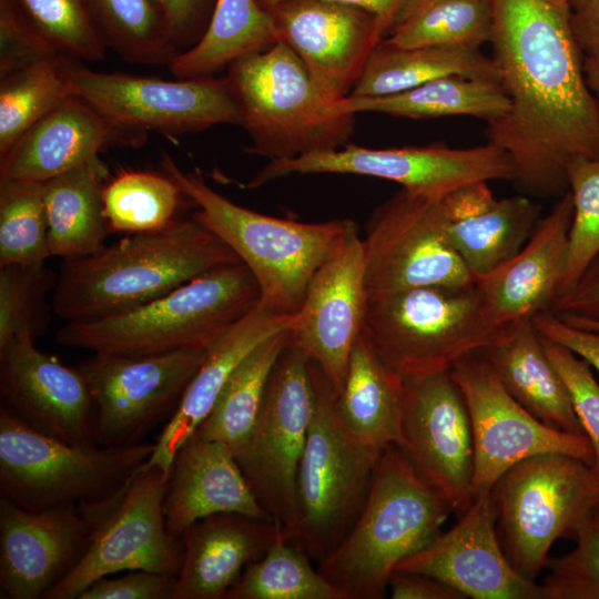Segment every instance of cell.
Instances as JSON below:
<instances>
[{
	"mask_svg": "<svg viewBox=\"0 0 599 599\" xmlns=\"http://www.w3.org/2000/svg\"><path fill=\"white\" fill-rule=\"evenodd\" d=\"M491 59L509 108L487 123L488 142L507 152L519 187L561 196L569 165L599 158V99L586 79L570 7L491 0Z\"/></svg>",
	"mask_w": 599,
	"mask_h": 599,
	"instance_id": "obj_1",
	"label": "cell"
},
{
	"mask_svg": "<svg viewBox=\"0 0 599 599\" xmlns=\"http://www.w3.org/2000/svg\"><path fill=\"white\" fill-rule=\"evenodd\" d=\"M237 255L193 216L163 230L133 233L100 251L63 260L52 309L65 322H84L148 304Z\"/></svg>",
	"mask_w": 599,
	"mask_h": 599,
	"instance_id": "obj_2",
	"label": "cell"
},
{
	"mask_svg": "<svg viewBox=\"0 0 599 599\" xmlns=\"http://www.w3.org/2000/svg\"><path fill=\"white\" fill-rule=\"evenodd\" d=\"M260 300L255 277L240 261L210 270L134 309L65 322L55 341L95 354L131 357L206 351Z\"/></svg>",
	"mask_w": 599,
	"mask_h": 599,
	"instance_id": "obj_3",
	"label": "cell"
},
{
	"mask_svg": "<svg viewBox=\"0 0 599 599\" xmlns=\"http://www.w3.org/2000/svg\"><path fill=\"white\" fill-rule=\"evenodd\" d=\"M450 511L446 499L390 445L355 524L317 569L346 599H382L397 564L433 541Z\"/></svg>",
	"mask_w": 599,
	"mask_h": 599,
	"instance_id": "obj_4",
	"label": "cell"
},
{
	"mask_svg": "<svg viewBox=\"0 0 599 599\" xmlns=\"http://www.w3.org/2000/svg\"><path fill=\"white\" fill-rule=\"evenodd\" d=\"M161 166L196 206L192 216L248 267L260 287V305L275 314H295L314 273L353 220L304 223L265 215L217 193L201 174L182 171L166 152L162 153Z\"/></svg>",
	"mask_w": 599,
	"mask_h": 599,
	"instance_id": "obj_5",
	"label": "cell"
},
{
	"mask_svg": "<svg viewBox=\"0 0 599 599\" xmlns=\"http://www.w3.org/2000/svg\"><path fill=\"white\" fill-rule=\"evenodd\" d=\"M500 329L487 319L474 283L367 297L362 334L378 358L406 380L449 372L489 346Z\"/></svg>",
	"mask_w": 599,
	"mask_h": 599,
	"instance_id": "obj_6",
	"label": "cell"
},
{
	"mask_svg": "<svg viewBox=\"0 0 599 599\" xmlns=\"http://www.w3.org/2000/svg\"><path fill=\"white\" fill-rule=\"evenodd\" d=\"M252 144L251 154L292 159L345 146L355 114L338 115L284 42L233 62L225 77Z\"/></svg>",
	"mask_w": 599,
	"mask_h": 599,
	"instance_id": "obj_7",
	"label": "cell"
},
{
	"mask_svg": "<svg viewBox=\"0 0 599 599\" xmlns=\"http://www.w3.org/2000/svg\"><path fill=\"white\" fill-rule=\"evenodd\" d=\"M154 443L68 444L29 427L0 406V496L42 511L103 501L150 459Z\"/></svg>",
	"mask_w": 599,
	"mask_h": 599,
	"instance_id": "obj_8",
	"label": "cell"
},
{
	"mask_svg": "<svg viewBox=\"0 0 599 599\" xmlns=\"http://www.w3.org/2000/svg\"><path fill=\"white\" fill-rule=\"evenodd\" d=\"M315 404L297 474L298 521L290 542L322 561L359 516L383 455L353 436L322 369L309 361Z\"/></svg>",
	"mask_w": 599,
	"mask_h": 599,
	"instance_id": "obj_9",
	"label": "cell"
},
{
	"mask_svg": "<svg viewBox=\"0 0 599 599\" xmlns=\"http://www.w3.org/2000/svg\"><path fill=\"white\" fill-rule=\"evenodd\" d=\"M599 483L585 461L560 453L528 457L493 485L496 531L512 567L536 581L560 537L592 516Z\"/></svg>",
	"mask_w": 599,
	"mask_h": 599,
	"instance_id": "obj_10",
	"label": "cell"
},
{
	"mask_svg": "<svg viewBox=\"0 0 599 599\" xmlns=\"http://www.w3.org/2000/svg\"><path fill=\"white\" fill-rule=\"evenodd\" d=\"M169 476L145 465L113 496L79 506L92 525L89 548L44 599H77L94 580L124 570L177 576L181 537L165 527L163 500Z\"/></svg>",
	"mask_w": 599,
	"mask_h": 599,
	"instance_id": "obj_11",
	"label": "cell"
},
{
	"mask_svg": "<svg viewBox=\"0 0 599 599\" xmlns=\"http://www.w3.org/2000/svg\"><path fill=\"white\" fill-rule=\"evenodd\" d=\"M315 404L309 359L286 347L277 358L256 422L235 460L255 498L290 541L298 521L297 474Z\"/></svg>",
	"mask_w": 599,
	"mask_h": 599,
	"instance_id": "obj_12",
	"label": "cell"
},
{
	"mask_svg": "<svg viewBox=\"0 0 599 599\" xmlns=\"http://www.w3.org/2000/svg\"><path fill=\"white\" fill-rule=\"evenodd\" d=\"M363 242L367 297L475 283L449 240L443 199L402 189L372 213Z\"/></svg>",
	"mask_w": 599,
	"mask_h": 599,
	"instance_id": "obj_13",
	"label": "cell"
},
{
	"mask_svg": "<svg viewBox=\"0 0 599 599\" xmlns=\"http://www.w3.org/2000/svg\"><path fill=\"white\" fill-rule=\"evenodd\" d=\"M322 173L379 177L396 182L412 193L441 200L468 183L512 181L514 164L507 152L490 142L467 149L445 145L369 149L346 144L343 149L270 161L247 187L292 174Z\"/></svg>",
	"mask_w": 599,
	"mask_h": 599,
	"instance_id": "obj_14",
	"label": "cell"
},
{
	"mask_svg": "<svg viewBox=\"0 0 599 599\" xmlns=\"http://www.w3.org/2000/svg\"><path fill=\"white\" fill-rule=\"evenodd\" d=\"M73 95L109 119L134 129L180 135L216 124L242 126L238 104L226 78L165 80L122 72H100L72 59Z\"/></svg>",
	"mask_w": 599,
	"mask_h": 599,
	"instance_id": "obj_15",
	"label": "cell"
},
{
	"mask_svg": "<svg viewBox=\"0 0 599 599\" xmlns=\"http://www.w3.org/2000/svg\"><path fill=\"white\" fill-rule=\"evenodd\" d=\"M204 354L195 349L138 357L93 353L77 364L92 398L97 444H139L166 424Z\"/></svg>",
	"mask_w": 599,
	"mask_h": 599,
	"instance_id": "obj_16",
	"label": "cell"
},
{
	"mask_svg": "<svg viewBox=\"0 0 599 599\" xmlns=\"http://www.w3.org/2000/svg\"><path fill=\"white\" fill-rule=\"evenodd\" d=\"M449 374L470 418L476 497L490 490L511 466L535 455L560 453L591 466L593 449L588 437L549 427L534 417L508 394L478 353L457 362Z\"/></svg>",
	"mask_w": 599,
	"mask_h": 599,
	"instance_id": "obj_17",
	"label": "cell"
},
{
	"mask_svg": "<svg viewBox=\"0 0 599 599\" xmlns=\"http://www.w3.org/2000/svg\"><path fill=\"white\" fill-rule=\"evenodd\" d=\"M396 446L458 517L469 509L476 498L473 430L449 372L403 380Z\"/></svg>",
	"mask_w": 599,
	"mask_h": 599,
	"instance_id": "obj_18",
	"label": "cell"
},
{
	"mask_svg": "<svg viewBox=\"0 0 599 599\" xmlns=\"http://www.w3.org/2000/svg\"><path fill=\"white\" fill-rule=\"evenodd\" d=\"M277 41L302 60L328 102L348 97L379 42L387 35L373 13L331 0H277L261 4Z\"/></svg>",
	"mask_w": 599,
	"mask_h": 599,
	"instance_id": "obj_19",
	"label": "cell"
},
{
	"mask_svg": "<svg viewBox=\"0 0 599 599\" xmlns=\"http://www.w3.org/2000/svg\"><path fill=\"white\" fill-rule=\"evenodd\" d=\"M366 300L364 242L352 221L314 273L287 332V345L322 369L336 395L362 332Z\"/></svg>",
	"mask_w": 599,
	"mask_h": 599,
	"instance_id": "obj_20",
	"label": "cell"
},
{
	"mask_svg": "<svg viewBox=\"0 0 599 599\" xmlns=\"http://www.w3.org/2000/svg\"><path fill=\"white\" fill-rule=\"evenodd\" d=\"M34 342L21 335L0 349L1 405L45 436L97 444L92 398L82 374Z\"/></svg>",
	"mask_w": 599,
	"mask_h": 599,
	"instance_id": "obj_21",
	"label": "cell"
},
{
	"mask_svg": "<svg viewBox=\"0 0 599 599\" xmlns=\"http://www.w3.org/2000/svg\"><path fill=\"white\" fill-rule=\"evenodd\" d=\"M395 570L428 575L473 599H545L541 585L510 564L496 531L490 490L479 494L459 521L400 560Z\"/></svg>",
	"mask_w": 599,
	"mask_h": 599,
	"instance_id": "obj_22",
	"label": "cell"
},
{
	"mask_svg": "<svg viewBox=\"0 0 599 599\" xmlns=\"http://www.w3.org/2000/svg\"><path fill=\"white\" fill-rule=\"evenodd\" d=\"M91 536L80 507L31 511L0 496L1 598H44L79 564Z\"/></svg>",
	"mask_w": 599,
	"mask_h": 599,
	"instance_id": "obj_23",
	"label": "cell"
},
{
	"mask_svg": "<svg viewBox=\"0 0 599 599\" xmlns=\"http://www.w3.org/2000/svg\"><path fill=\"white\" fill-rule=\"evenodd\" d=\"M148 133L109 119L72 95L0 155V179L45 182L99 158L108 149L140 148Z\"/></svg>",
	"mask_w": 599,
	"mask_h": 599,
	"instance_id": "obj_24",
	"label": "cell"
},
{
	"mask_svg": "<svg viewBox=\"0 0 599 599\" xmlns=\"http://www.w3.org/2000/svg\"><path fill=\"white\" fill-rule=\"evenodd\" d=\"M573 213L568 190L541 217L524 247L498 268L475 277L484 313L497 328L550 311L568 263Z\"/></svg>",
	"mask_w": 599,
	"mask_h": 599,
	"instance_id": "obj_25",
	"label": "cell"
},
{
	"mask_svg": "<svg viewBox=\"0 0 599 599\" xmlns=\"http://www.w3.org/2000/svg\"><path fill=\"white\" fill-rule=\"evenodd\" d=\"M281 537L283 527L271 518L219 512L194 521L181 536L183 560L171 599H224L246 566Z\"/></svg>",
	"mask_w": 599,
	"mask_h": 599,
	"instance_id": "obj_26",
	"label": "cell"
},
{
	"mask_svg": "<svg viewBox=\"0 0 599 599\" xmlns=\"http://www.w3.org/2000/svg\"><path fill=\"white\" fill-rule=\"evenodd\" d=\"M163 512L167 532L177 538L194 521L219 512L273 519L252 493L232 449L196 433L174 456Z\"/></svg>",
	"mask_w": 599,
	"mask_h": 599,
	"instance_id": "obj_27",
	"label": "cell"
},
{
	"mask_svg": "<svg viewBox=\"0 0 599 599\" xmlns=\"http://www.w3.org/2000/svg\"><path fill=\"white\" fill-rule=\"evenodd\" d=\"M443 206L449 240L475 277L512 258L541 219L538 203L524 195L497 199L488 181L456 189Z\"/></svg>",
	"mask_w": 599,
	"mask_h": 599,
	"instance_id": "obj_28",
	"label": "cell"
},
{
	"mask_svg": "<svg viewBox=\"0 0 599 599\" xmlns=\"http://www.w3.org/2000/svg\"><path fill=\"white\" fill-rule=\"evenodd\" d=\"M293 319L294 314H275L257 305L219 337L205 351L175 413L154 441V451L145 466H156L169 476L177 449L207 417L236 367L261 343L287 332Z\"/></svg>",
	"mask_w": 599,
	"mask_h": 599,
	"instance_id": "obj_29",
	"label": "cell"
},
{
	"mask_svg": "<svg viewBox=\"0 0 599 599\" xmlns=\"http://www.w3.org/2000/svg\"><path fill=\"white\" fill-rule=\"evenodd\" d=\"M478 354L508 394L534 417L556 429L585 434L532 318L502 326L495 341Z\"/></svg>",
	"mask_w": 599,
	"mask_h": 599,
	"instance_id": "obj_30",
	"label": "cell"
},
{
	"mask_svg": "<svg viewBox=\"0 0 599 599\" xmlns=\"http://www.w3.org/2000/svg\"><path fill=\"white\" fill-rule=\"evenodd\" d=\"M108 171L100 158L43 182L50 256L70 260L104 246L112 233L104 209Z\"/></svg>",
	"mask_w": 599,
	"mask_h": 599,
	"instance_id": "obj_31",
	"label": "cell"
},
{
	"mask_svg": "<svg viewBox=\"0 0 599 599\" xmlns=\"http://www.w3.org/2000/svg\"><path fill=\"white\" fill-rule=\"evenodd\" d=\"M403 379L375 354L364 335L356 338L335 409L346 429L364 444L396 445Z\"/></svg>",
	"mask_w": 599,
	"mask_h": 599,
	"instance_id": "obj_32",
	"label": "cell"
},
{
	"mask_svg": "<svg viewBox=\"0 0 599 599\" xmlns=\"http://www.w3.org/2000/svg\"><path fill=\"white\" fill-rule=\"evenodd\" d=\"M509 108V99L498 82L450 75L416 88L380 97H353L329 103L338 115L377 112L408 119L465 115L491 123Z\"/></svg>",
	"mask_w": 599,
	"mask_h": 599,
	"instance_id": "obj_33",
	"label": "cell"
},
{
	"mask_svg": "<svg viewBox=\"0 0 599 599\" xmlns=\"http://www.w3.org/2000/svg\"><path fill=\"white\" fill-rule=\"evenodd\" d=\"M450 75L500 83L499 72L491 57H487L478 48H402L383 39L370 54L349 95H388Z\"/></svg>",
	"mask_w": 599,
	"mask_h": 599,
	"instance_id": "obj_34",
	"label": "cell"
},
{
	"mask_svg": "<svg viewBox=\"0 0 599 599\" xmlns=\"http://www.w3.org/2000/svg\"><path fill=\"white\" fill-rule=\"evenodd\" d=\"M276 42L272 19L257 0H216L202 37L167 67L181 79L212 77Z\"/></svg>",
	"mask_w": 599,
	"mask_h": 599,
	"instance_id": "obj_35",
	"label": "cell"
},
{
	"mask_svg": "<svg viewBox=\"0 0 599 599\" xmlns=\"http://www.w3.org/2000/svg\"><path fill=\"white\" fill-rule=\"evenodd\" d=\"M287 332L267 338L241 362L194 433L229 446L233 454L242 446L261 410L271 372L286 347Z\"/></svg>",
	"mask_w": 599,
	"mask_h": 599,
	"instance_id": "obj_36",
	"label": "cell"
},
{
	"mask_svg": "<svg viewBox=\"0 0 599 599\" xmlns=\"http://www.w3.org/2000/svg\"><path fill=\"white\" fill-rule=\"evenodd\" d=\"M491 30V0H409L384 40L402 48L479 49Z\"/></svg>",
	"mask_w": 599,
	"mask_h": 599,
	"instance_id": "obj_37",
	"label": "cell"
},
{
	"mask_svg": "<svg viewBox=\"0 0 599 599\" xmlns=\"http://www.w3.org/2000/svg\"><path fill=\"white\" fill-rule=\"evenodd\" d=\"M72 59L58 54L0 78V155L73 95L69 77Z\"/></svg>",
	"mask_w": 599,
	"mask_h": 599,
	"instance_id": "obj_38",
	"label": "cell"
},
{
	"mask_svg": "<svg viewBox=\"0 0 599 599\" xmlns=\"http://www.w3.org/2000/svg\"><path fill=\"white\" fill-rule=\"evenodd\" d=\"M285 537L246 566L224 599H346Z\"/></svg>",
	"mask_w": 599,
	"mask_h": 599,
	"instance_id": "obj_39",
	"label": "cell"
},
{
	"mask_svg": "<svg viewBox=\"0 0 599 599\" xmlns=\"http://www.w3.org/2000/svg\"><path fill=\"white\" fill-rule=\"evenodd\" d=\"M109 49L126 62L169 65L179 50L152 0H89Z\"/></svg>",
	"mask_w": 599,
	"mask_h": 599,
	"instance_id": "obj_40",
	"label": "cell"
},
{
	"mask_svg": "<svg viewBox=\"0 0 599 599\" xmlns=\"http://www.w3.org/2000/svg\"><path fill=\"white\" fill-rule=\"evenodd\" d=\"M103 196L112 231L133 234L169 226L184 195L165 173L123 171L105 184Z\"/></svg>",
	"mask_w": 599,
	"mask_h": 599,
	"instance_id": "obj_41",
	"label": "cell"
},
{
	"mask_svg": "<svg viewBox=\"0 0 599 599\" xmlns=\"http://www.w3.org/2000/svg\"><path fill=\"white\" fill-rule=\"evenodd\" d=\"M49 257L43 182L0 179V267L41 266Z\"/></svg>",
	"mask_w": 599,
	"mask_h": 599,
	"instance_id": "obj_42",
	"label": "cell"
},
{
	"mask_svg": "<svg viewBox=\"0 0 599 599\" xmlns=\"http://www.w3.org/2000/svg\"><path fill=\"white\" fill-rule=\"evenodd\" d=\"M57 274L45 265L0 267V349L21 335L37 338L49 321L47 295Z\"/></svg>",
	"mask_w": 599,
	"mask_h": 599,
	"instance_id": "obj_43",
	"label": "cell"
},
{
	"mask_svg": "<svg viewBox=\"0 0 599 599\" xmlns=\"http://www.w3.org/2000/svg\"><path fill=\"white\" fill-rule=\"evenodd\" d=\"M32 24L64 55L103 60L109 49L89 0H13Z\"/></svg>",
	"mask_w": 599,
	"mask_h": 599,
	"instance_id": "obj_44",
	"label": "cell"
},
{
	"mask_svg": "<svg viewBox=\"0 0 599 599\" xmlns=\"http://www.w3.org/2000/svg\"><path fill=\"white\" fill-rule=\"evenodd\" d=\"M573 213L560 294L571 288L599 254V158L577 159L567 171Z\"/></svg>",
	"mask_w": 599,
	"mask_h": 599,
	"instance_id": "obj_45",
	"label": "cell"
},
{
	"mask_svg": "<svg viewBox=\"0 0 599 599\" xmlns=\"http://www.w3.org/2000/svg\"><path fill=\"white\" fill-rule=\"evenodd\" d=\"M568 552L548 558L549 572L541 583L545 599H599V520H585Z\"/></svg>",
	"mask_w": 599,
	"mask_h": 599,
	"instance_id": "obj_46",
	"label": "cell"
},
{
	"mask_svg": "<svg viewBox=\"0 0 599 599\" xmlns=\"http://www.w3.org/2000/svg\"><path fill=\"white\" fill-rule=\"evenodd\" d=\"M542 343L569 392L576 415L592 446L593 461L590 468L599 483V383L591 366L569 348L545 336Z\"/></svg>",
	"mask_w": 599,
	"mask_h": 599,
	"instance_id": "obj_47",
	"label": "cell"
},
{
	"mask_svg": "<svg viewBox=\"0 0 599 599\" xmlns=\"http://www.w3.org/2000/svg\"><path fill=\"white\" fill-rule=\"evenodd\" d=\"M58 54L13 0H0V78Z\"/></svg>",
	"mask_w": 599,
	"mask_h": 599,
	"instance_id": "obj_48",
	"label": "cell"
},
{
	"mask_svg": "<svg viewBox=\"0 0 599 599\" xmlns=\"http://www.w3.org/2000/svg\"><path fill=\"white\" fill-rule=\"evenodd\" d=\"M175 581L174 575L130 570L94 580L77 599H171Z\"/></svg>",
	"mask_w": 599,
	"mask_h": 599,
	"instance_id": "obj_49",
	"label": "cell"
},
{
	"mask_svg": "<svg viewBox=\"0 0 599 599\" xmlns=\"http://www.w3.org/2000/svg\"><path fill=\"white\" fill-rule=\"evenodd\" d=\"M160 10L179 50L192 47L204 33L216 0H152Z\"/></svg>",
	"mask_w": 599,
	"mask_h": 599,
	"instance_id": "obj_50",
	"label": "cell"
},
{
	"mask_svg": "<svg viewBox=\"0 0 599 599\" xmlns=\"http://www.w3.org/2000/svg\"><path fill=\"white\" fill-rule=\"evenodd\" d=\"M532 321L542 336L569 348L599 373V331L572 326L550 311Z\"/></svg>",
	"mask_w": 599,
	"mask_h": 599,
	"instance_id": "obj_51",
	"label": "cell"
},
{
	"mask_svg": "<svg viewBox=\"0 0 599 599\" xmlns=\"http://www.w3.org/2000/svg\"><path fill=\"white\" fill-rule=\"evenodd\" d=\"M550 312L599 322V254L591 261L577 283L554 302Z\"/></svg>",
	"mask_w": 599,
	"mask_h": 599,
	"instance_id": "obj_52",
	"label": "cell"
},
{
	"mask_svg": "<svg viewBox=\"0 0 599 599\" xmlns=\"http://www.w3.org/2000/svg\"><path fill=\"white\" fill-rule=\"evenodd\" d=\"M388 589L393 599H466L448 583L419 572L394 570Z\"/></svg>",
	"mask_w": 599,
	"mask_h": 599,
	"instance_id": "obj_53",
	"label": "cell"
},
{
	"mask_svg": "<svg viewBox=\"0 0 599 599\" xmlns=\"http://www.w3.org/2000/svg\"><path fill=\"white\" fill-rule=\"evenodd\" d=\"M570 22L583 57L599 60V0H576Z\"/></svg>",
	"mask_w": 599,
	"mask_h": 599,
	"instance_id": "obj_54",
	"label": "cell"
},
{
	"mask_svg": "<svg viewBox=\"0 0 599 599\" xmlns=\"http://www.w3.org/2000/svg\"><path fill=\"white\" fill-rule=\"evenodd\" d=\"M261 4L271 3L277 0H257ZM354 7L362 8L375 14L382 22L386 33L396 22L400 12L409 0H331Z\"/></svg>",
	"mask_w": 599,
	"mask_h": 599,
	"instance_id": "obj_55",
	"label": "cell"
},
{
	"mask_svg": "<svg viewBox=\"0 0 599 599\" xmlns=\"http://www.w3.org/2000/svg\"><path fill=\"white\" fill-rule=\"evenodd\" d=\"M583 69L590 89L599 99V60L585 58Z\"/></svg>",
	"mask_w": 599,
	"mask_h": 599,
	"instance_id": "obj_56",
	"label": "cell"
},
{
	"mask_svg": "<svg viewBox=\"0 0 599 599\" xmlns=\"http://www.w3.org/2000/svg\"><path fill=\"white\" fill-rule=\"evenodd\" d=\"M559 317L572 326L591 329V331H599V322L585 319V318H578V317H570V316H559Z\"/></svg>",
	"mask_w": 599,
	"mask_h": 599,
	"instance_id": "obj_57",
	"label": "cell"
},
{
	"mask_svg": "<svg viewBox=\"0 0 599 599\" xmlns=\"http://www.w3.org/2000/svg\"><path fill=\"white\" fill-rule=\"evenodd\" d=\"M547 1L557 6L570 7L576 0H547Z\"/></svg>",
	"mask_w": 599,
	"mask_h": 599,
	"instance_id": "obj_58",
	"label": "cell"
},
{
	"mask_svg": "<svg viewBox=\"0 0 599 599\" xmlns=\"http://www.w3.org/2000/svg\"><path fill=\"white\" fill-rule=\"evenodd\" d=\"M592 516L599 520V487L595 499Z\"/></svg>",
	"mask_w": 599,
	"mask_h": 599,
	"instance_id": "obj_59",
	"label": "cell"
}]
</instances>
